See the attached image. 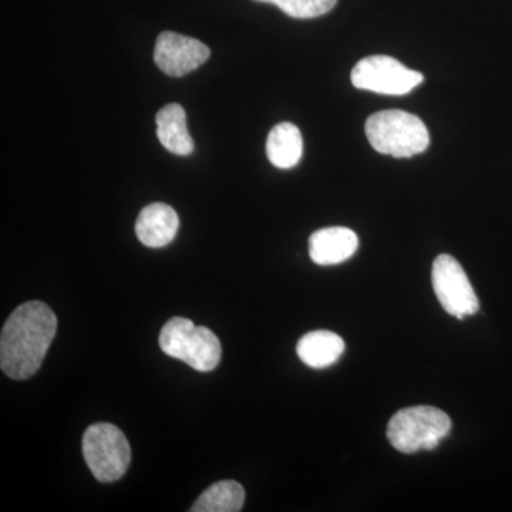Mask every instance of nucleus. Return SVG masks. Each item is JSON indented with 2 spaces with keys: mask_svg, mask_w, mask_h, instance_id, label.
Returning <instances> with one entry per match:
<instances>
[{
  "mask_svg": "<svg viewBox=\"0 0 512 512\" xmlns=\"http://www.w3.org/2000/svg\"><path fill=\"white\" fill-rule=\"evenodd\" d=\"M56 330V315L46 303L30 301L15 309L0 336L3 373L15 380L35 375L55 339Z\"/></svg>",
  "mask_w": 512,
  "mask_h": 512,
  "instance_id": "f257e3e1",
  "label": "nucleus"
},
{
  "mask_svg": "<svg viewBox=\"0 0 512 512\" xmlns=\"http://www.w3.org/2000/svg\"><path fill=\"white\" fill-rule=\"evenodd\" d=\"M450 430V417L443 410L431 406L407 407L390 420L387 439L400 453L413 454L434 450Z\"/></svg>",
  "mask_w": 512,
  "mask_h": 512,
  "instance_id": "20e7f679",
  "label": "nucleus"
},
{
  "mask_svg": "<svg viewBox=\"0 0 512 512\" xmlns=\"http://www.w3.org/2000/svg\"><path fill=\"white\" fill-rule=\"evenodd\" d=\"M157 137L165 150L177 156H190L194 151V141L187 127V114L177 103L167 104L158 111L156 117Z\"/></svg>",
  "mask_w": 512,
  "mask_h": 512,
  "instance_id": "9b49d317",
  "label": "nucleus"
},
{
  "mask_svg": "<svg viewBox=\"0 0 512 512\" xmlns=\"http://www.w3.org/2000/svg\"><path fill=\"white\" fill-rule=\"evenodd\" d=\"M366 136L377 153L394 158H410L430 146L426 124L403 110H384L366 121Z\"/></svg>",
  "mask_w": 512,
  "mask_h": 512,
  "instance_id": "f03ea898",
  "label": "nucleus"
},
{
  "mask_svg": "<svg viewBox=\"0 0 512 512\" xmlns=\"http://www.w3.org/2000/svg\"><path fill=\"white\" fill-rule=\"evenodd\" d=\"M83 456L96 480L113 483L126 474L131 461V448L119 427L97 423L84 433Z\"/></svg>",
  "mask_w": 512,
  "mask_h": 512,
  "instance_id": "39448f33",
  "label": "nucleus"
},
{
  "mask_svg": "<svg viewBox=\"0 0 512 512\" xmlns=\"http://www.w3.org/2000/svg\"><path fill=\"white\" fill-rule=\"evenodd\" d=\"M266 156L282 170L296 167L303 156V138L292 123H281L272 128L266 140Z\"/></svg>",
  "mask_w": 512,
  "mask_h": 512,
  "instance_id": "ddd939ff",
  "label": "nucleus"
},
{
  "mask_svg": "<svg viewBox=\"0 0 512 512\" xmlns=\"http://www.w3.org/2000/svg\"><path fill=\"white\" fill-rule=\"evenodd\" d=\"M434 293L448 315L457 319L476 315L480 303L463 266L451 255H439L431 269Z\"/></svg>",
  "mask_w": 512,
  "mask_h": 512,
  "instance_id": "0eeeda50",
  "label": "nucleus"
},
{
  "mask_svg": "<svg viewBox=\"0 0 512 512\" xmlns=\"http://www.w3.org/2000/svg\"><path fill=\"white\" fill-rule=\"evenodd\" d=\"M359 238L352 229L330 227L313 232L309 238V255L316 265L342 264L355 255Z\"/></svg>",
  "mask_w": 512,
  "mask_h": 512,
  "instance_id": "1a4fd4ad",
  "label": "nucleus"
},
{
  "mask_svg": "<svg viewBox=\"0 0 512 512\" xmlns=\"http://www.w3.org/2000/svg\"><path fill=\"white\" fill-rule=\"evenodd\" d=\"M245 503V491L237 481L225 480L212 484L200 495L192 512H238Z\"/></svg>",
  "mask_w": 512,
  "mask_h": 512,
  "instance_id": "4468645a",
  "label": "nucleus"
},
{
  "mask_svg": "<svg viewBox=\"0 0 512 512\" xmlns=\"http://www.w3.org/2000/svg\"><path fill=\"white\" fill-rule=\"evenodd\" d=\"M299 359L312 369H326L335 365L345 352V342L329 330L306 333L296 346Z\"/></svg>",
  "mask_w": 512,
  "mask_h": 512,
  "instance_id": "f8f14e48",
  "label": "nucleus"
},
{
  "mask_svg": "<svg viewBox=\"0 0 512 512\" xmlns=\"http://www.w3.org/2000/svg\"><path fill=\"white\" fill-rule=\"evenodd\" d=\"M207 45L180 33L163 32L157 37L154 62L161 72L171 77H183L194 72L210 59Z\"/></svg>",
  "mask_w": 512,
  "mask_h": 512,
  "instance_id": "6e6552de",
  "label": "nucleus"
},
{
  "mask_svg": "<svg viewBox=\"0 0 512 512\" xmlns=\"http://www.w3.org/2000/svg\"><path fill=\"white\" fill-rule=\"evenodd\" d=\"M180 218L170 205L154 202L141 210L136 222V235L148 248H163L174 241Z\"/></svg>",
  "mask_w": 512,
  "mask_h": 512,
  "instance_id": "9d476101",
  "label": "nucleus"
},
{
  "mask_svg": "<svg viewBox=\"0 0 512 512\" xmlns=\"http://www.w3.org/2000/svg\"><path fill=\"white\" fill-rule=\"evenodd\" d=\"M353 86L367 92L403 96L423 82V74L409 69L389 56H369L360 60L350 74Z\"/></svg>",
  "mask_w": 512,
  "mask_h": 512,
  "instance_id": "423d86ee",
  "label": "nucleus"
},
{
  "mask_svg": "<svg viewBox=\"0 0 512 512\" xmlns=\"http://www.w3.org/2000/svg\"><path fill=\"white\" fill-rule=\"evenodd\" d=\"M255 2L278 6L291 18L313 19L329 13L335 8L338 0H255Z\"/></svg>",
  "mask_w": 512,
  "mask_h": 512,
  "instance_id": "2eb2a0df",
  "label": "nucleus"
},
{
  "mask_svg": "<svg viewBox=\"0 0 512 512\" xmlns=\"http://www.w3.org/2000/svg\"><path fill=\"white\" fill-rule=\"evenodd\" d=\"M158 342L165 355L187 363L198 372H211L220 365V339L211 329L195 326L190 319L177 316L168 320Z\"/></svg>",
  "mask_w": 512,
  "mask_h": 512,
  "instance_id": "7ed1b4c3",
  "label": "nucleus"
}]
</instances>
